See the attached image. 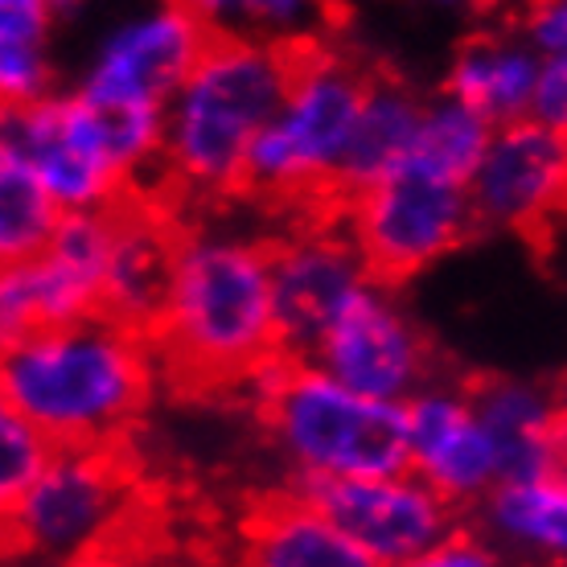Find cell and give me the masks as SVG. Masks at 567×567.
Instances as JSON below:
<instances>
[{"label":"cell","instance_id":"1","mask_svg":"<svg viewBox=\"0 0 567 567\" xmlns=\"http://www.w3.org/2000/svg\"><path fill=\"white\" fill-rule=\"evenodd\" d=\"M271 305V239L198 243L153 341L156 383L177 403L227 408L256 399L280 358Z\"/></svg>","mask_w":567,"mask_h":567},{"label":"cell","instance_id":"2","mask_svg":"<svg viewBox=\"0 0 567 567\" xmlns=\"http://www.w3.org/2000/svg\"><path fill=\"white\" fill-rule=\"evenodd\" d=\"M4 408L58 444L141 427L156 386L153 350L103 321H79L4 350Z\"/></svg>","mask_w":567,"mask_h":567},{"label":"cell","instance_id":"3","mask_svg":"<svg viewBox=\"0 0 567 567\" xmlns=\"http://www.w3.org/2000/svg\"><path fill=\"white\" fill-rule=\"evenodd\" d=\"M182 91L156 169L198 214L223 210L239 194L251 144L288 103L280 62L271 42H251L227 29Z\"/></svg>","mask_w":567,"mask_h":567},{"label":"cell","instance_id":"4","mask_svg":"<svg viewBox=\"0 0 567 567\" xmlns=\"http://www.w3.org/2000/svg\"><path fill=\"white\" fill-rule=\"evenodd\" d=\"M259 427L317 473L415 477L412 408L358 395L312 362L280 354L251 399Z\"/></svg>","mask_w":567,"mask_h":567},{"label":"cell","instance_id":"5","mask_svg":"<svg viewBox=\"0 0 567 567\" xmlns=\"http://www.w3.org/2000/svg\"><path fill=\"white\" fill-rule=\"evenodd\" d=\"M144 477L148 456L141 449V427L58 444L33 489L4 511V551L33 555L91 539Z\"/></svg>","mask_w":567,"mask_h":567},{"label":"cell","instance_id":"6","mask_svg":"<svg viewBox=\"0 0 567 567\" xmlns=\"http://www.w3.org/2000/svg\"><path fill=\"white\" fill-rule=\"evenodd\" d=\"M482 230V218L453 185L424 182L399 169L362 194L350 218V243L362 259L370 288L395 292L432 259L461 247Z\"/></svg>","mask_w":567,"mask_h":567},{"label":"cell","instance_id":"7","mask_svg":"<svg viewBox=\"0 0 567 567\" xmlns=\"http://www.w3.org/2000/svg\"><path fill=\"white\" fill-rule=\"evenodd\" d=\"M292 494L317 506L386 567H403L440 547V535L453 523V502L420 477H338L309 468L292 482Z\"/></svg>","mask_w":567,"mask_h":567},{"label":"cell","instance_id":"8","mask_svg":"<svg viewBox=\"0 0 567 567\" xmlns=\"http://www.w3.org/2000/svg\"><path fill=\"white\" fill-rule=\"evenodd\" d=\"M567 173V141L543 120H511L489 144L473 210L482 227H514L535 256L551 251V230L559 218V185Z\"/></svg>","mask_w":567,"mask_h":567},{"label":"cell","instance_id":"9","mask_svg":"<svg viewBox=\"0 0 567 567\" xmlns=\"http://www.w3.org/2000/svg\"><path fill=\"white\" fill-rule=\"evenodd\" d=\"M276 338L288 358L312 362L329 326L367 288L350 235H268Z\"/></svg>","mask_w":567,"mask_h":567},{"label":"cell","instance_id":"10","mask_svg":"<svg viewBox=\"0 0 567 567\" xmlns=\"http://www.w3.org/2000/svg\"><path fill=\"white\" fill-rule=\"evenodd\" d=\"M312 362H321L341 386H350L358 395L391 399L412 383L432 379L444 367V354L424 329L403 321L391 305L374 300L362 288L329 326Z\"/></svg>","mask_w":567,"mask_h":567},{"label":"cell","instance_id":"11","mask_svg":"<svg viewBox=\"0 0 567 567\" xmlns=\"http://www.w3.org/2000/svg\"><path fill=\"white\" fill-rule=\"evenodd\" d=\"M227 29L210 25L206 17L189 13L182 4H165V13L144 21V25L124 29L100 71L83 86L86 100L95 103H153L161 107L165 95L194 79L202 58Z\"/></svg>","mask_w":567,"mask_h":567},{"label":"cell","instance_id":"12","mask_svg":"<svg viewBox=\"0 0 567 567\" xmlns=\"http://www.w3.org/2000/svg\"><path fill=\"white\" fill-rule=\"evenodd\" d=\"M235 567H386L292 489H256L243 502Z\"/></svg>","mask_w":567,"mask_h":567},{"label":"cell","instance_id":"13","mask_svg":"<svg viewBox=\"0 0 567 567\" xmlns=\"http://www.w3.org/2000/svg\"><path fill=\"white\" fill-rule=\"evenodd\" d=\"M412 461L415 477L444 502L477 494L489 477H497L494 436L456 399L427 395L412 403Z\"/></svg>","mask_w":567,"mask_h":567},{"label":"cell","instance_id":"14","mask_svg":"<svg viewBox=\"0 0 567 567\" xmlns=\"http://www.w3.org/2000/svg\"><path fill=\"white\" fill-rule=\"evenodd\" d=\"M424 120H427V112L415 103L412 91L399 83V74L391 71V66H383L367 112H362V120L354 124L341 156L333 161L338 182L362 198V194L374 189L379 182L395 177V173L403 169L408 153H412L415 136L424 128Z\"/></svg>","mask_w":567,"mask_h":567},{"label":"cell","instance_id":"15","mask_svg":"<svg viewBox=\"0 0 567 567\" xmlns=\"http://www.w3.org/2000/svg\"><path fill=\"white\" fill-rule=\"evenodd\" d=\"M0 206H4L0 210L4 268H21L42 256L66 214V206L54 198V189L42 182V173L33 169V161L17 153L13 144H4V153H0Z\"/></svg>","mask_w":567,"mask_h":567},{"label":"cell","instance_id":"16","mask_svg":"<svg viewBox=\"0 0 567 567\" xmlns=\"http://www.w3.org/2000/svg\"><path fill=\"white\" fill-rule=\"evenodd\" d=\"M494 144L489 120L468 112L465 103H449L440 112H427L424 128L415 136L412 153L403 161V173H415L424 182L465 189L482 173L485 156Z\"/></svg>","mask_w":567,"mask_h":567},{"label":"cell","instance_id":"17","mask_svg":"<svg viewBox=\"0 0 567 567\" xmlns=\"http://www.w3.org/2000/svg\"><path fill=\"white\" fill-rule=\"evenodd\" d=\"M535 66L523 54H502L489 38L468 42L456 58L453 74H449V95L465 103L468 112L494 120H518L526 103H535Z\"/></svg>","mask_w":567,"mask_h":567},{"label":"cell","instance_id":"18","mask_svg":"<svg viewBox=\"0 0 567 567\" xmlns=\"http://www.w3.org/2000/svg\"><path fill=\"white\" fill-rule=\"evenodd\" d=\"M497 523L535 539L543 547L567 551V485L559 482H530V485H502L494 497Z\"/></svg>","mask_w":567,"mask_h":567},{"label":"cell","instance_id":"19","mask_svg":"<svg viewBox=\"0 0 567 567\" xmlns=\"http://www.w3.org/2000/svg\"><path fill=\"white\" fill-rule=\"evenodd\" d=\"M0 453H4V461H0V502H4V511H13L45 473L50 456H54V440L45 436L38 424H29L21 412L4 408V415H0Z\"/></svg>","mask_w":567,"mask_h":567},{"label":"cell","instance_id":"20","mask_svg":"<svg viewBox=\"0 0 567 567\" xmlns=\"http://www.w3.org/2000/svg\"><path fill=\"white\" fill-rule=\"evenodd\" d=\"M165 4H182L189 13L206 17L210 25L227 29V21H251V25H284L297 21L305 13H317L321 25L338 33L350 13L341 9L338 0H165ZM235 33V29H230Z\"/></svg>","mask_w":567,"mask_h":567},{"label":"cell","instance_id":"21","mask_svg":"<svg viewBox=\"0 0 567 567\" xmlns=\"http://www.w3.org/2000/svg\"><path fill=\"white\" fill-rule=\"evenodd\" d=\"M4 4V50H42L50 0H0Z\"/></svg>","mask_w":567,"mask_h":567},{"label":"cell","instance_id":"22","mask_svg":"<svg viewBox=\"0 0 567 567\" xmlns=\"http://www.w3.org/2000/svg\"><path fill=\"white\" fill-rule=\"evenodd\" d=\"M535 115L567 141V54L539 74V86H535Z\"/></svg>","mask_w":567,"mask_h":567},{"label":"cell","instance_id":"23","mask_svg":"<svg viewBox=\"0 0 567 567\" xmlns=\"http://www.w3.org/2000/svg\"><path fill=\"white\" fill-rule=\"evenodd\" d=\"M403 567H489V555H485L477 543L449 539V543H440V547H432V551L415 555L412 564H403Z\"/></svg>","mask_w":567,"mask_h":567},{"label":"cell","instance_id":"24","mask_svg":"<svg viewBox=\"0 0 567 567\" xmlns=\"http://www.w3.org/2000/svg\"><path fill=\"white\" fill-rule=\"evenodd\" d=\"M543 449H547V482L567 485V412L551 408L543 424Z\"/></svg>","mask_w":567,"mask_h":567},{"label":"cell","instance_id":"25","mask_svg":"<svg viewBox=\"0 0 567 567\" xmlns=\"http://www.w3.org/2000/svg\"><path fill=\"white\" fill-rule=\"evenodd\" d=\"M62 567H141V564H132L128 555L112 551V547H103V543L86 539Z\"/></svg>","mask_w":567,"mask_h":567},{"label":"cell","instance_id":"26","mask_svg":"<svg viewBox=\"0 0 567 567\" xmlns=\"http://www.w3.org/2000/svg\"><path fill=\"white\" fill-rule=\"evenodd\" d=\"M555 408H559V412H567V374L559 379V386H555Z\"/></svg>","mask_w":567,"mask_h":567},{"label":"cell","instance_id":"27","mask_svg":"<svg viewBox=\"0 0 567 567\" xmlns=\"http://www.w3.org/2000/svg\"><path fill=\"white\" fill-rule=\"evenodd\" d=\"M559 218H567V173H564V185H559Z\"/></svg>","mask_w":567,"mask_h":567}]
</instances>
